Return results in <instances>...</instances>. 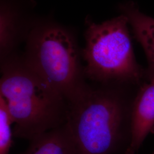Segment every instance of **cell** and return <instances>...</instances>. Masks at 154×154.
Returning <instances> with one entry per match:
<instances>
[{
	"instance_id": "277c9868",
	"label": "cell",
	"mask_w": 154,
	"mask_h": 154,
	"mask_svg": "<svg viewBox=\"0 0 154 154\" xmlns=\"http://www.w3.org/2000/svg\"><path fill=\"white\" fill-rule=\"evenodd\" d=\"M86 46L81 55L87 79L93 83L140 86L147 79V70L136 60L127 17L97 24L86 18Z\"/></svg>"
},
{
	"instance_id": "52a82bcc",
	"label": "cell",
	"mask_w": 154,
	"mask_h": 154,
	"mask_svg": "<svg viewBox=\"0 0 154 154\" xmlns=\"http://www.w3.org/2000/svg\"><path fill=\"white\" fill-rule=\"evenodd\" d=\"M1 60L16 53V46L23 37L22 20L18 7L12 0H1Z\"/></svg>"
},
{
	"instance_id": "3957f363",
	"label": "cell",
	"mask_w": 154,
	"mask_h": 154,
	"mask_svg": "<svg viewBox=\"0 0 154 154\" xmlns=\"http://www.w3.org/2000/svg\"><path fill=\"white\" fill-rule=\"evenodd\" d=\"M23 57L34 71L72 103L89 83L73 34L55 22H38L26 39Z\"/></svg>"
},
{
	"instance_id": "6da1fadb",
	"label": "cell",
	"mask_w": 154,
	"mask_h": 154,
	"mask_svg": "<svg viewBox=\"0 0 154 154\" xmlns=\"http://www.w3.org/2000/svg\"><path fill=\"white\" fill-rule=\"evenodd\" d=\"M140 86L92 82L69 103L67 123L77 154H125L131 142L132 103Z\"/></svg>"
},
{
	"instance_id": "7a4b0ae2",
	"label": "cell",
	"mask_w": 154,
	"mask_h": 154,
	"mask_svg": "<svg viewBox=\"0 0 154 154\" xmlns=\"http://www.w3.org/2000/svg\"><path fill=\"white\" fill-rule=\"evenodd\" d=\"M0 95L14 124V137L29 141L65 124L69 102L16 52L1 60Z\"/></svg>"
},
{
	"instance_id": "9c48e42d",
	"label": "cell",
	"mask_w": 154,
	"mask_h": 154,
	"mask_svg": "<svg viewBox=\"0 0 154 154\" xmlns=\"http://www.w3.org/2000/svg\"><path fill=\"white\" fill-rule=\"evenodd\" d=\"M12 124L5 101L0 95V154H9L14 137Z\"/></svg>"
},
{
	"instance_id": "ba28073f",
	"label": "cell",
	"mask_w": 154,
	"mask_h": 154,
	"mask_svg": "<svg viewBox=\"0 0 154 154\" xmlns=\"http://www.w3.org/2000/svg\"><path fill=\"white\" fill-rule=\"evenodd\" d=\"M21 154H77V149L66 122L30 140L28 148Z\"/></svg>"
},
{
	"instance_id": "30bf717a",
	"label": "cell",
	"mask_w": 154,
	"mask_h": 154,
	"mask_svg": "<svg viewBox=\"0 0 154 154\" xmlns=\"http://www.w3.org/2000/svg\"><path fill=\"white\" fill-rule=\"evenodd\" d=\"M152 154H154V152H153V153H152Z\"/></svg>"
},
{
	"instance_id": "5b68a950",
	"label": "cell",
	"mask_w": 154,
	"mask_h": 154,
	"mask_svg": "<svg viewBox=\"0 0 154 154\" xmlns=\"http://www.w3.org/2000/svg\"><path fill=\"white\" fill-rule=\"evenodd\" d=\"M150 134H154V75H147L134 99L131 142L125 154H137Z\"/></svg>"
},
{
	"instance_id": "8992f818",
	"label": "cell",
	"mask_w": 154,
	"mask_h": 154,
	"mask_svg": "<svg viewBox=\"0 0 154 154\" xmlns=\"http://www.w3.org/2000/svg\"><path fill=\"white\" fill-rule=\"evenodd\" d=\"M123 14L128 18L135 38L143 47L149 63L147 75H154V18L139 11L132 1L119 6Z\"/></svg>"
}]
</instances>
